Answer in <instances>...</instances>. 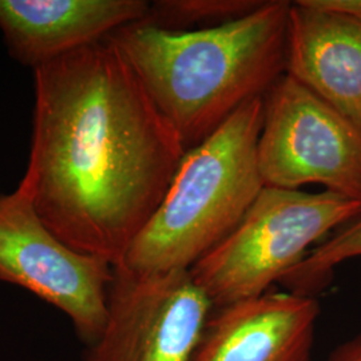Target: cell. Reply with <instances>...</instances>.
<instances>
[{
  "instance_id": "12",
  "label": "cell",
  "mask_w": 361,
  "mask_h": 361,
  "mask_svg": "<svg viewBox=\"0 0 361 361\" xmlns=\"http://www.w3.org/2000/svg\"><path fill=\"white\" fill-rule=\"evenodd\" d=\"M264 0H168L152 4L149 22L168 28L221 25L252 13Z\"/></svg>"
},
{
  "instance_id": "2",
  "label": "cell",
  "mask_w": 361,
  "mask_h": 361,
  "mask_svg": "<svg viewBox=\"0 0 361 361\" xmlns=\"http://www.w3.org/2000/svg\"><path fill=\"white\" fill-rule=\"evenodd\" d=\"M290 4L264 0L241 18L200 28L143 20L109 39L189 150L284 75Z\"/></svg>"
},
{
  "instance_id": "11",
  "label": "cell",
  "mask_w": 361,
  "mask_h": 361,
  "mask_svg": "<svg viewBox=\"0 0 361 361\" xmlns=\"http://www.w3.org/2000/svg\"><path fill=\"white\" fill-rule=\"evenodd\" d=\"M361 257V216L344 225L332 237L310 249V255L285 276L289 292L314 296L332 279L338 265Z\"/></svg>"
},
{
  "instance_id": "7",
  "label": "cell",
  "mask_w": 361,
  "mask_h": 361,
  "mask_svg": "<svg viewBox=\"0 0 361 361\" xmlns=\"http://www.w3.org/2000/svg\"><path fill=\"white\" fill-rule=\"evenodd\" d=\"M212 310L190 271L114 267L104 331L82 361H190Z\"/></svg>"
},
{
  "instance_id": "4",
  "label": "cell",
  "mask_w": 361,
  "mask_h": 361,
  "mask_svg": "<svg viewBox=\"0 0 361 361\" xmlns=\"http://www.w3.org/2000/svg\"><path fill=\"white\" fill-rule=\"evenodd\" d=\"M360 216V201L334 192L264 186L235 229L190 269L192 277L213 308L261 296L314 243Z\"/></svg>"
},
{
  "instance_id": "6",
  "label": "cell",
  "mask_w": 361,
  "mask_h": 361,
  "mask_svg": "<svg viewBox=\"0 0 361 361\" xmlns=\"http://www.w3.org/2000/svg\"><path fill=\"white\" fill-rule=\"evenodd\" d=\"M114 267L65 244L43 222L26 186L0 194V283L63 312L89 347L104 331Z\"/></svg>"
},
{
  "instance_id": "10",
  "label": "cell",
  "mask_w": 361,
  "mask_h": 361,
  "mask_svg": "<svg viewBox=\"0 0 361 361\" xmlns=\"http://www.w3.org/2000/svg\"><path fill=\"white\" fill-rule=\"evenodd\" d=\"M285 74L361 128V25L314 0L292 1Z\"/></svg>"
},
{
  "instance_id": "1",
  "label": "cell",
  "mask_w": 361,
  "mask_h": 361,
  "mask_svg": "<svg viewBox=\"0 0 361 361\" xmlns=\"http://www.w3.org/2000/svg\"><path fill=\"white\" fill-rule=\"evenodd\" d=\"M34 92L20 182L65 244L116 267L186 147L109 37L37 67Z\"/></svg>"
},
{
  "instance_id": "9",
  "label": "cell",
  "mask_w": 361,
  "mask_h": 361,
  "mask_svg": "<svg viewBox=\"0 0 361 361\" xmlns=\"http://www.w3.org/2000/svg\"><path fill=\"white\" fill-rule=\"evenodd\" d=\"M150 13L146 0H0V31L11 58L35 70Z\"/></svg>"
},
{
  "instance_id": "3",
  "label": "cell",
  "mask_w": 361,
  "mask_h": 361,
  "mask_svg": "<svg viewBox=\"0 0 361 361\" xmlns=\"http://www.w3.org/2000/svg\"><path fill=\"white\" fill-rule=\"evenodd\" d=\"M262 121L264 98H257L186 150L159 207L116 267L190 271L222 243L265 186L257 158Z\"/></svg>"
},
{
  "instance_id": "8",
  "label": "cell",
  "mask_w": 361,
  "mask_h": 361,
  "mask_svg": "<svg viewBox=\"0 0 361 361\" xmlns=\"http://www.w3.org/2000/svg\"><path fill=\"white\" fill-rule=\"evenodd\" d=\"M320 310L295 292L213 308L190 361H312Z\"/></svg>"
},
{
  "instance_id": "13",
  "label": "cell",
  "mask_w": 361,
  "mask_h": 361,
  "mask_svg": "<svg viewBox=\"0 0 361 361\" xmlns=\"http://www.w3.org/2000/svg\"><path fill=\"white\" fill-rule=\"evenodd\" d=\"M323 8L343 13L361 25V0H314Z\"/></svg>"
},
{
  "instance_id": "5",
  "label": "cell",
  "mask_w": 361,
  "mask_h": 361,
  "mask_svg": "<svg viewBox=\"0 0 361 361\" xmlns=\"http://www.w3.org/2000/svg\"><path fill=\"white\" fill-rule=\"evenodd\" d=\"M265 186L322 185L361 202V128L284 74L264 97L257 149Z\"/></svg>"
},
{
  "instance_id": "14",
  "label": "cell",
  "mask_w": 361,
  "mask_h": 361,
  "mask_svg": "<svg viewBox=\"0 0 361 361\" xmlns=\"http://www.w3.org/2000/svg\"><path fill=\"white\" fill-rule=\"evenodd\" d=\"M325 361H361V334L337 347Z\"/></svg>"
}]
</instances>
